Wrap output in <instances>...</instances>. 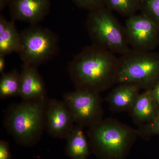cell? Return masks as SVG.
<instances>
[{
    "instance_id": "obj_16",
    "label": "cell",
    "mask_w": 159,
    "mask_h": 159,
    "mask_svg": "<svg viewBox=\"0 0 159 159\" xmlns=\"http://www.w3.org/2000/svg\"><path fill=\"white\" fill-rule=\"evenodd\" d=\"M20 72L16 69L2 74L0 79V98L6 99L19 96Z\"/></svg>"
},
{
    "instance_id": "obj_13",
    "label": "cell",
    "mask_w": 159,
    "mask_h": 159,
    "mask_svg": "<svg viewBox=\"0 0 159 159\" xmlns=\"http://www.w3.org/2000/svg\"><path fill=\"white\" fill-rule=\"evenodd\" d=\"M159 113L158 105L151 89L139 95L130 113L134 122L141 126L152 122Z\"/></svg>"
},
{
    "instance_id": "obj_9",
    "label": "cell",
    "mask_w": 159,
    "mask_h": 159,
    "mask_svg": "<svg viewBox=\"0 0 159 159\" xmlns=\"http://www.w3.org/2000/svg\"><path fill=\"white\" fill-rule=\"evenodd\" d=\"M74 121L63 101L48 100L46 107L45 130L51 136L66 139L73 130Z\"/></svg>"
},
{
    "instance_id": "obj_12",
    "label": "cell",
    "mask_w": 159,
    "mask_h": 159,
    "mask_svg": "<svg viewBox=\"0 0 159 159\" xmlns=\"http://www.w3.org/2000/svg\"><path fill=\"white\" fill-rule=\"evenodd\" d=\"M141 89L131 84H119L107 95L106 100L113 111L130 112L138 97Z\"/></svg>"
},
{
    "instance_id": "obj_5",
    "label": "cell",
    "mask_w": 159,
    "mask_h": 159,
    "mask_svg": "<svg viewBox=\"0 0 159 159\" xmlns=\"http://www.w3.org/2000/svg\"><path fill=\"white\" fill-rule=\"evenodd\" d=\"M159 80V57L130 49L119 58L117 84H131L143 89L153 88Z\"/></svg>"
},
{
    "instance_id": "obj_15",
    "label": "cell",
    "mask_w": 159,
    "mask_h": 159,
    "mask_svg": "<svg viewBox=\"0 0 159 159\" xmlns=\"http://www.w3.org/2000/svg\"><path fill=\"white\" fill-rule=\"evenodd\" d=\"M21 44L20 33L18 32L14 21H9L4 31L0 32V54L6 55L18 53Z\"/></svg>"
},
{
    "instance_id": "obj_3",
    "label": "cell",
    "mask_w": 159,
    "mask_h": 159,
    "mask_svg": "<svg viewBox=\"0 0 159 159\" xmlns=\"http://www.w3.org/2000/svg\"><path fill=\"white\" fill-rule=\"evenodd\" d=\"M88 135L91 150L99 159H125L139 136L137 129L112 119L89 127Z\"/></svg>"
},
{
    "instance_id": "obj_19",
    "label": "cell",
    "mask_w": 159,
    "mask_h": 159,
    "mask_svg": "<svg viewBox=\"0 0 159 159\" xmlns=\"http://www.w3.org/2000/svg\"><path fill=\"white\" fill-rule=\"evenodd\" d=\"M138 136L144 139L151 136L159 134V113L157 116L150 123L139 126L137 129Z\"/></svg>"
},
{
    "instance_id": "obj_7",
    "label": "cell",
    "mask_w": 159,
    "mask_h": 159,
    "mask_svg": "<svg viewBox=\"0 0 159 159\" xmlns=\"http://www.w3.org/2000/svg\"><path fill=\"white\" fill-rule=\"evenodd\" d=\"M63 101L75 123L83 128H89L102 119V101L99 93L75 89L65 93Z\"/></svg>"
},
{
    "instance_id": "obj_18",
    "label": "cell",
    "mask_w": 159,
    "mask_h": 159,
    "mask_svg": "<svg viewBox=\"0 0 159 159\" xmlns=\"http://www.w3.org/2000/svg\"><path fill=\"white\" fill-rule=\"evenodd\" d=\"M141 9L159 24V0H143Z\"/></svg>"
},
{
    "instance_id": "obj_6",
    "label": "cell",
    "mask_w": 159,
    "mask_h": 159,
    "mask_svg": "<svg viewBox=\"0 0 159 159\" xmlns=\"http://www.w3.org/2000/svg\"><path fill=\"white\" fill-rule=\"evenodd\" d=\"M20 33L21 44L18 54L24 64L37 67L59 53L58 36L50 29L34 25Z\"/></svg>"
},
{
    "instance_id": "obj_23",
    "label": "cell",
    "mask_w": 159,
    "mask_h": 159,
    "mask_svg": "<svg viewBox=\"0 0 159 159\" xmlns=\"http://www.w3.org/2000/svg\"><path fill=\"white\" fill-rule=\"evenodd\" d=\"M5 55L0 54V74H4L6 66V59Z\"/></svg>"
},
{
    "instance_id": "obj_20",
    "label": "cell",
    "mask_w": 159,
    "mask_h": 159,
    "mask_svg": "<svg viewBox=\"0 0 159 159\" xmlns=\"http://www.w3.org/2000/svg\"><path fill=\"white\" fill-rule=\"evenodd\" d=\"M74 3L83 9L92 10L105 7V0H73Z\"/></svg>"
},
{
    "instance_id": "obj_21",
    "label": "cell",
    "mask_w": 159,
    "mask_h": 159,
    "mask_svg": "<svg viewBox=\"0 0 159 159\" xmlns=\"http://www.w3.org/2000/svg\"><path fill=\"white\" fill-rule=\"evenodd\" d=\"M9 143L7 141L1 140L0 141V159H11Z\"/></svg>"
},
{
    "instance_id": "obj_4",
    "label": "cell",
    "mask_w": 159,
    "mask_h": 159,
    "mask_svg": "<svg viewBox=\"0 0 159 159\" xmlns=\"http://www.w3.org/2000/svg\"><path fill=\"white\" fill-rule=\"evenodd\" d=\"M86 27L93 44L114 54L122 55L130 50L124 26L106 7L91 11Z\"/></svg>"
},
{
    "instance_id": "obj_1",
    "label": "cell",
    "mask_w": 159,
    "mask_h": 159,
    "mask_svg": "<svg viewBox=\"0 0 159 159\" xmlns=\"http://www.w3.org/2000/svg\"><path fill=\"white\" fill-rule=\"evenodd\" d=\"M119 58L96 45L86 47L69 64V75L75 89L99 93L117 84Z\"/></svg>"
},
{
    "instance_id": "obj_10",
    "label": "cell",
    "mask_w": 159,
    "mask_h": 159,
    "mask_svg": "<svg viewBox=\"0 0 159 159\" xmlns=\"http://www.w3.org/2000/svg\"><path fill=\"white\" fill-rule=\"evenodd\" d=\"M13 20L24 22L31 25L42 21L50 11V0H9Z\"/></svg>"
},
{
    "instance_id": "obj_14",
    "label": "cell",
    "mask_w": 159,
    "mask_h": 159,
    "mask_svg": "<svg viewBox=\"0 0 159 159\" xmlns=\"http://www.w3.org/2000/svg\"><path fill=\"white\" fill-rule=\"evenodd\" d=\"M83 129L79 125H75L66 139L65 153L71 159H87L90 154L89 143Z\"/></svg>"
},
{
    "instance_id": "obj_24",
    "label": "cell",
    "mask_w": 159,
    "mask_h": 159,
    "mask_svg": "<svg viewBox=\"0 0 159 159\" xmlns=\"http://www.w3.org/2000/svg\"><path fill=\"white\" fill-rule=\"evenodd\" d=\"M9 3V2H8L7 0H1V4H0V8L1 10H2L4 7L6 6L7 3Z\"/></svg>"
},
{
    "instance_id": "obj_2",
    "label": "cell",
    "mask_w": 159,
    "mask_h": 159,
    "mask_svg": "<svg viewBox=\"0 0 159 159\" xmlns=\"http://www.w3.org/2000/svg\"><path fill=\"white\" fill-rule=\"evenodd\" d=\"M48 99L24 101L6 111L5 125L16 142L29 147L37 144L45 130L46 107Z\"/></svg>"
},
{
    "instance_id": "obj_8",
    "label": "cell",
    "mask_w": 159,
    "mask_h": 159,
    "mask_svg": "<svg viewBox=\"0 0 159 159\" xmlns=\"http://www.w3.org/2000/svg\"><path fill=\"white\" fill-rule=\"evenodd\" d=\"M124 28L129 45L133 50L149 52L158 41L159 24L144 13L128 17Z\"/></svg>"
},
{
    "instance_id": "obj_25",
    "label": "cell",
    "mask_w": 159,
    "mask_h": 159,
    "mask_svg": "<svg viewBox=\"0 0 159 159\" xmlns=\"http://www.w3.org/2000/svg\"><path fill=\"white\" fill-rule=\"evenodd\" d=\"M141 1H142H142H143V0H141Z\"/></svg>"
},
{
    "instance_id": "obj_22",
    "label": "cell",
    "mask_w": 159,
    "mask_h": 159,
    "mask_svg": "<svg viewBox=\"0 0 159 159\" xmlns=\"http://www.w3.org/2000/svg\"><path fill=\"white\" fill-rule=\"evenodd\" d=\"M152 96L157 103L159 107V80L153 88L151 89Z\"/></svg>"
},
{
    "instance_id": "obj_17",
    "label": "cell",
    "mask_w": 159,
    "mask_h": 159,
    "mask_svg": "<svg viewBox=\"0 0 159 159\" xmlns=\"http://www.w3.org/2000/svg\"><path fill=\"white\" fill-rule=\"evenodd\" d=\"M142 4L141 0H105V7L111 11L129 17L141 9Z\"/></svg>"
},
{
    "instance_id": "obj_11",
    "label": "cell",
    "mask_w": 159,
    "mask_h": 159,
    "mask_svg": "<svg viewBox=\"0 0 159 159\" xmlns=\"http://www.w3.org/2000/svg\"><path fill=\"white\" fill-rule=\"evenodd\" d=\"M19 97L24 101L47 98L45 83L36 67L23 64Z\"/></svg>"
}]
</instances>
